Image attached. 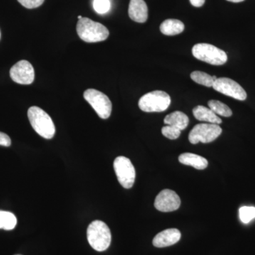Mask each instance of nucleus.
Instances as JSON below:
<instances>
[{
  "label": "nucleus",
  "mask_w": 255,
  "mask_h": 255,
  "mask_svg": "<svg viewBox=\"0 0 255 255\" xmlns=\"http://www.w3.org/2000/svg\"><path fill=\"white\" fill-rule=\"evenodd\" d=\"M77 32L82 41L87 43L105 41L110 36L108 28L103 24L86 17H82L79 20L77 24Z\"/></svg>",
  "instance_id": "obj_1"
},
{
  "label": "nucleus",
  "mask_w": 255,
  "mask_h": 255,
  "mask_svg": "<svg viewBox=\"0 0 255 255\" xmlns=\"http://www.w3.org/2000/svg\"><path fill=\"white\" fill-rule=\"evenodd\" d=\"M87 241L96 251L103 252L110 248L112 233L105 223L95 221L90 223L87 231Z\"/></svg>",
  "instance_id": "obj_2"
},
{
  "label": "nucleus",
  "mask_w": 255,
  "mask_h": 255,
  "mask_svg": "<svg viewBox=\"0 0 255 255\" xmlns=\"http://www.w3.org/2000/svg\"><path fill=\"white\" fill-rule=\"evenodd\" d=\"M28 117L32 128L38 135L46 139L53 138L55 133L54 123L45 111L38 107H30Z\"/></svg>",
  "instance_id": "obj_3"
},
{
  "label": "nucleus",
  "mask_w": 255,
  "mask_h": 255,
  "mask_svg": "<svg viewBox=\"0 0 255 255\" xmlns=\"http://www.w3.org/2000/svg\"><path fill=\"white\" fill-rule=\"evenodd\" d=\"M170 105V96L167 92L160 90L145 94L138 102L140 110L147 113L164 112Z\"/></svg>",
  "instance_id": "obj_4"
},
{
  "label": "nucleus",
  "mask_w": 255,
  "mask_h": 255,
  "mask_svg": "<svg viewBox=\"0 0 255 255\" xmlns=\"http://www.w3.org/2000/svg\"><path fill=\"white\" fill-rule=\"evenodd\" d=\"M192 54L196 59L213 65H223L228 61L226 52L209 43H197L192 48Z\"/></svg>",
  "instance_id": "obj_5"
},
{
  "label": "nucleus",
  "mask_w": 255,
  "mask_h": 255,
  "mask_svg": "<svg viewBox=\"0 0 255 255\" xmlns=\"http://www.w3.org/2000/svg\"><path fill=\"white\" fill-rule=\"evenodd\" d=\"M84 98L92 106L101 119L110 118L112 114V104L107 95L98 90L88 89L84 92Z\"/></svg>",
  "instance_id": "obj_6"
},
{
  "label": "nucleus",
  "mask_w": 255,
  "mask_h": 255,
  "mask_svg": "<svg viewBox=\"0 0 255 255\" xmlns=\"http://www.w3.org/2000/svg\"><path fill=\"white\" fill-rule=\"evenodd\" d=\"M222 131V128L217 124H196L189 132V140L191 144H197L200 142L209 143L218 138Z\"/></svg>",
  "instance_id": "obj_7"
},
{
  "label": "nucleus",
  "mask_w": 255,
  "mask_h": 255,
  "mask_svg": "<svg viewBox=\"0 0 255 255\" xmlns=\"http://www.w3.org/2000/svg\"><path fill=\"white\" fill-rule=\"evenodd\" d=\"M114 168L121 185L125 189H130L135 179V169L131 161L124 156H119L114 160Z\"/></svg>",
  "instance_id": "obj_8"
},
{
  "label": "nucleus",
  "mask_w": 255,
  "mask_h": 255,
  "mask_svg": "<svg viewBox=\"0 0 255 255\" xmlns=\"http://www.w3.org/2000/svg\"><path fill=\"white\" fill-rule=\"evenodd\" d=\"M212 87L216 91L236 100L245 101L247 99L246 90L232 79L217 78L215 80Z\"/></svg>",
  "instance_id": "obj_9"
},
{
  "label": "nucleus",
  "mask_w": 255,
  "mask_h": 255,
  "mask_svg": "<svg viewBox=\"0 0 255 255\" xmlns=\"http://www.w3.org/2000/svg\"><path fill=\"white\" fill-rule=\"evenodd\" d=\"M9 73L13 81L20 85H31L34 81V69L27 60H20L15 64Z\"/></svg>",
  "instance_id": "obj_10"
},
{
  "label": "nucleus",
  "mask_w": 255,
  "mask_h": 255,
  "mask_svg": "<svg viewBox=\"0 0 255 255\" xmlns=\"http://www.w3.org/2000/svg\"><path fill=\"white\" fill-rule=\"evenodd\" d=\"M180 205V198L175 191L170 189H164L156 196L155 209L162 212L177 211Z\"/></svg>",
  "instance_id": "obj_11"
},
{
  "label": "nucleus",
  "mask_w": 255,
  "mask_h": 255,
  "mask_svg": "<svg viewBox=\"0 0 255 255\" xmlns=\"http://www.w3.org/2000/svg\"><path fill=\"white\" fill-rule=\"evenodd\" d=\"M180 231L176 228H169L159 233L152 241V244L156 248H162L173 246L181 239Z\"/></svg>",
  "instance_id": "obj_12"
},
{
  "label": "nucleus",
  "mask_w": 255,
  "mask_h": 255,
  "mask_svg": "<svg viewBox=\"0 0 255 255\" xmlns=\"http://www.w3.org/2000/svg\"><path fill=\"white\" fill-rule=\"evenodd\" d=\"M129 17L137 23H145L148 18V9L144 0H130L128 7Z\"/></svg>",
  "instance_id": "obj_13"
},
{
  "label": "nucleus",
  "mask_w": 255,
  "mask_h": 255,
  "mask_svg": "<svg viewBox=\"0 0 255 255\" xmlns=\"http://www.w3.org/2000/svg\"><path fill=\"white\" fill-rule=\"evenodd\" d=\"M193 114L197 120L207 122L209 124H217L222 123V120L210 108L204 106H197L193 110Z\"/></svg>",
  "instance_id": "obj_14"
},
{
  "label": "nucleus",
  "mask_w": 255,
  "mask_h": 255,
  "mask_svg": "<svg viewBox=\"0 0 255 255\" xmlns=\"http://www.w3.org/2000/svg\"><path fill=\"white\" fill-rule=\"evenodd\" d=\"M179 161L184 165L191 166L196 169L202 170L208 167L207 159L196 154L185 152L179 155Z\"/></svg>",
  "instance_id": "obj_15"
},
{
  "label": "nucleus",
  "mask_w": 255,
  "mask_h": 255,
  "mask_svg": "<svg viewBox=\"0 0 255 255\" xmlns=\"http://www.w3.org/2000/svg\"><path fill=\"white\" fill-rule=\"evenodd\" d=\"M189 122V120L187 116L179 111L168 114L164 119V124L177 128L180 130H184L188 127Z\"/></svg>",
  "instance_id": "obj_16"
},
{
  "label": "nucleus",
  "mask_w": 255,
  "mask_h": 255,
  "mask_svg": "<svg viewBox=\"0 0 255 255\" xmlns=\"http://www.w3.org/2000/svg\"><path fill=\"white\" fill-rule=\"evenodd\" d=\"M159 29L166 36H175L184 31V24L178 19H167L161 23Z\"/></svg>",
  "instance_id": "obj_17"
},
{
  "label": "nucleus",
  "mask_w": 255,
  "mask_h": 255,
  "mask_svg": "<svg viewBox=\"0 0 255 255\" xmlns=\"http://www.w3.org/2000/svg\"><path fill=\"white\" fill-rule=\"evenodd\" d=\"M17 219L12 213L0 211V229L11 231L16 227Z\"/></svg>",
  "instance_id": "obj_18"
},
{
  "label": "nucleus",
  "mask_w": 255,
  "mask_h": 255,
  "mask_svg": "<svg viewBox=\"0 0 255 255\" xmlns=\"http://www.w3.org/2000/svg\"><path fill=\"white\" fill-rule=\"evenodd\" d=\"M191 78L193 81L199 85L208 87H212L215 80L217 79L216 76H211L208 73L201 71H194L191 73Z\"/></svg>",
  "instance_id": "obj_19"
},
{
  "label": "nucleus",
  "mask_w": 255,
  "mask_h": 255,
  "mask_svg": "<svg viewBox=\"0 0 255 255\" xmlns=\"http://www.w3.org/2000/svg\"><path fill=\"white\" fill-rule=\"evenodd\" d=\"M208 105L216 115L224 117H230L233 115V112L227 105L218 100H210Z\"/></svg>",
  "instance_id": "obj_20"
},
{
  "label": "nucleus",
  "mask_w": 255,
  "mask_h": 255,
  "mask_svg": "<svg viewBox=\"0 0 255 255\" xmlns=\"http://www.w3.org/2000/svg\"><path fill=\"white\" fill-rule=\"evenodd\" d=\"M240 219L243 223L251 222L255 219V208L253 206H243L239 210Z\"/></svg>",
  "instance_id": "obj_21"
},
{
  "label": "nucleus",
  "mask_w": 255,
  "mask_h": 255,
  "mask_svg": "<svg viewBox=\"0 0 255 255\" xmlns=\"http://www.w3.org/2000/svg\"><path fill=\"white\" fill-rule=\"evenodd\" d=\"M181 131L182 130L177 128L172 127V126H165L162 128V133L164 137L170 139V140H175L180 136Z\"/></svg>",
  "instance_id": "obj_22"
},
{
  "label": "nucleus",
  "mask_w": 255,
  "mask_h": 255,
  "mask_svg": "<svg viewBox=\"0 0 255 255\" xmlns=\"http://www.w3.org/2000/svg\"><path fill=\"white\" fill-rule=\"evenodd\" d=\"M110 0H95L94 1V9L98 14H106L110 11Z\"/></svg>",
  "instance_id": "obj_23"
},
{
  "label": "nucleus",
  "mask_w": 255,
  "mask_h": 255,
  "mask_svg": "<svg viewBox=\"0 0 255 255\" xmlns=\"http://www.w3.org/2000/svg\"><path fill=\"white\" fill-rule=\"evenodd\" d=\"M44 1L45 0H18L20 4L27 9H34L38 7L43 4Z\"/></svg>",
  "instance_id": "obj_24"
},
{
  "label": "nucleus",
  "mask_w": 255,
  "mask_h": 255,
  "mask_svg": "<svg viewBox=\"0 0 255 255\" xmlns=\"http://www.w3.org/2000/svg\"><path fill=\"white\" fill-rule=\"evenodd\" d=\"M11 139H10L9 135H6L4 132H0V145L9 147L11 145Z\"/></svg>",
  "instance_id": "obj_25"
},
{
  "label": "nucleus",
  "mask_w": 255,
  "mask_h": 255,
  "mask_svg": "<svg viewBox=\"0 0 255 255\" xmlns=\"http://www.w3.org/2000/svg\"><path fill=\"white\" fill-rule=\"evenodd\" d=\"M191 5L195 7H201L205 3L206 0H189Z\"/></svg>",
  "instance_id": "obj_26"
},
{
  "label": "nucleus",
  "mask_w": 255,
  "mask_h": 255,
  "mask_svg": "<svg viewBox=\"0 0 255 255\" xmlns=\"http://www.w3.org/2000/svg\"><path fill=\"white\" fill-rule=\"evenodd\" d=\"M227 1H231V2L238 3L242 2V1H245V0H227Z\"/></svg>",
  "instance_id": "obj_27"
},
{
  "label": "nucleus",
  "mask_w": 255,
  "mask_h": 255,
  "mask_svg": "<svg viewBox=\"0 0 255 255\" xmlns=\"http://www.w3.org/2000/svg\"><path fill=\"white\" fill-rule=\"evenodd\" d=\"M82 18V16H78V19L79 20L81 19Z\"/></svg>",
  "instance_id": "obj_28"
},
{
  "label": "nucleus",
  "mask_w": 255,
  "mask_h": 255,
  "mask_svg": "<svg viewBox=\"0 0 255 255\" xmlns=\"http://www.w3.org/2000/svg\"><path fill=\"white\" fill-rule=\"evenodd\" d=\"M0 38H1V32H0Z\"/></svg>",
  "instance_id": "obj_29"
}]
</instances>
